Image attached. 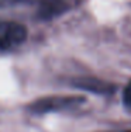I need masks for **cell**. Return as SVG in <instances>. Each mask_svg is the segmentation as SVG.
Wrapping results in <instances>:
<instances>
[{
	"label": "cell",
	"instance_id": "1",
	"mask_svg": "<svg viewBox=\"0 0 131 132\" xmlns=\"http://www.w3.org/2000/svg\"><path fill=\"white\" fill-rule=\"evenodd\" d=\"M27 38V28L14 21L0 20V49H11Z\"/></svg>",
	"mask_w": 131,
	"mask_h": 132
},
{
	"label": "cell",
	"instance_id": "2",
	"mask_svg": "<svg viewBox=\"0 0 131 132\" xmlns=\"http://www.w3.org/2000/svg\"><path fill=\"white\" fill-rule=\"evenodd\" d=\"M83 103L82 97H72V96H54L40 98L35 103L30 105V110L33 112H49V111H58V110L71 108L78 104Z\"/></svg>",
	"mask_w": 131,
	"mask_h": 132
},
{
	"label": "cell",
	"instance_id": "3",
	"mask_svg": "<svg viewBox=\"0 0 131 132\" xmlns=\"http://www.w3.org/2000/svg\"><path fill=\"white\" fill-rule=\"evenodd\" d=\"M66 10H68L66 0H40L38 15L42 20L58 17Z\"/></svg>",
	"mask_w": 131,
	"mask_h": 132
},
{
	"label": "cell",
	"instance_id": "4",
	"mask_svg": "<svg viewBox=\"0 0 131 132\" xmlns=\"http://www.w3.org/2000/svg\"><path fill=\"white\" fill-rule=\"evenodd\" d=\"M76 86L80 87V89H85V90L87 89L96 93H109L113 90V87L109 83L102 81V80H93V79H85V80L76 81Z\"/></svg>",
	"mask_w": 131,
	"mask_h": 132
},
{
	"label": "cell",
	"instance_id": "5",
	"mask_svg": "<svg viewBox=\"0 0 131 132\" xmlns=\"http://www.w3.org/2000/svg\"><path fill=\"white\" fill-rule=\"evenodd\" d=\"M123 100H124V104L128 107V108H131V80L128 81V84L126 86V89H124Z\"/></svg>",
	"mask_w": 131,
	"mask_h": 132
},
{
	"label": "cell",
	"instance_id": "6",
	"mask_svg": "<svg viewBox=\"0 0 131 132\" xmlns=\"http://www.w3.org/2000/svg\"><path fill=\"white\" fill-rule=\"evenodd\" d=\"M27 0H0V6H7V4H14V3H21Z\"/></svg>",
	"mask_w": 131,
	"mask_h": 132
}]
</instances>
